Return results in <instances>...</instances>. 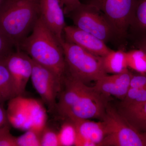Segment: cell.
Listing matches in <instances>:
<instances>
[{
  "mask_svg": "<svg viewBox=\"0 0 146 146\" xmlns=\"http://www.w3.org/2000/svg\"><path fill=\"white\" fill-rule=\"evenodd\" d=\"M65 15H68L81 4L80 0H58Z\"/></svg>",
  "mask_w": 146,
  "mask_h": 146,
  "instance_id": "obj_28",
  "label": "cell"
},
{
  "mask_svg": "<svg viewBox=\"0 0 146 146\" xmlns=\"http://www.w3.org/2000/svg\"><path fill=\"white\" fill-rule=\"evenodd\" d=\"M32 127L41 132L46 125L47 115L46 110L41 102L34 99L28 98Z\"/></svg>",
  "mask_w": 146,
  "mask_h": 146,
  "instance_id": "obj_18",
  "label": "cell"
},
{
  "mask_svg": "<svg viewBox=\"0 0 146 146\" xmlns=\"http://www.w3.org/2000/svg\"><path fill=\"white\" fill-rule=\"evenodd\" d=\"M41 132L29 129L21 136L16 137L17 146H41Z\"/></svg>",
  "mask_w": 146,
  "mask_h": 146,
  "instance_id": "obj_23",
  "label": "cell"
},
{
  "mask_svg": "<svg viewBox=\"0 0 146 146\" xmlns=\"http://www.w3.org/2000/svg\"><path fill=\"white\" fill-rule=\"evenodd\" d=\"M40 143L41 146H60L58 132L46 125L41 132Z\"/></svg>",
  "mask_w": 146,
  "mask_h": 146,
  "instance_id": "obj_24",
  "label": "cell"
},
{
  "mask_svg": "<svg viewBox=\"0 0 146 146\" xmlns=\"http://www.w3.org/2000/svg\"><path fill=\"white\" fill-rule=\"evenodd\" d=\"M143 135L144 136V138H145V140L146 142V133H143Z\"/></svg>",
  "mask_w": 146,
  "mask_h": 146,
  "instance_id": "obj_31",
  "label": "cell"
},
{
  "mask_svg": "<svg viewBox=\"0 0 146 146\" xmlns=\"http://www.w3.org/2000/svg\"><path fill=\"white\" fill-rule=\"evenodd\" d=\"M18 50L26 53L35 62L52 71L62 82L66 73L63 48L41 17L31 33L21 42Z\"/></svg>",
  "mask_w": 146,
  "mask_h": 146,
  "instance_id": "obj_2",
  "label": "cell"
},
{
  "mask_svg": "<svg viewBox=\"0 0 146 146\" xmlns=\"http://www.w3.org/2000/svg\"><path fill=\"white\" fill-rule=\"evenodd\" d=\"M135 44L137 48L143 50L146 53V35L137 36Z\"/></svg>",
  "mask_w": 146,
  "mask_h": 146,
  "instance_id": "obj_29",
  "label": "cell"
},
{
  "mask_svg": "<svg viewBox=\"0 0 146 146\" xmlns=\"http://www.w3.org/2000/svg\"><path fill=\"white\" fill-rule=\"evenodd\" d=\"M128 68L138 73L146 74V53L137 48L127 52Z\"/></svg>",
  "mask_w": 146,
  "mask_h": 146,
  "instance_id": "obj_20",
  "label": "cell"
},
{
  "mask_svg": "<svg viewBox=\"0 0 146 146\" xmlns=\"http://www.w3.org/2000/svg\"><path fill=\"white\" fill-rule=\"evenodd\" d=\"M27 99L22 96L14 97L8 101L6 110L9 124L21 130L27 131L32 127Z\"/></svg>",
  "mask_w": 146,
  "mask_h": 146,
  "instance_id": "obj_13",
  "label": "cell"
},
{
  "mask_svg": "<svg viewBox=\"0 0 146 146\" xmlns=\"http://www.w3.org/2000/svg\"><path fill=\"white\" fill-rule=\"evenodd\" d=\"M4 0H0V5L2 3H3V1Z\"/></svg>",
  "mask_w": 146,
  "mask_h": 146,
  "instance_id": "obj_32",
  "label": "cell"
},
{
  "mask_svg": "<svg viewBox=\"0 0 146 146\" xmlns=\"http://www.w3.org/2000/svg\"><path fill=\"white\" fill-rule=\"evenodd\" d=\"M70 121L75 127L78 134L91 141L96 146H100L106 133L105 124L103 120L98 122L90 119Z\"/></svg>",
  "mask_w": 146,
  "mask_h": 146,
  "instance_id": "obj_14",
  "label": "cell"
},
{
  "mask_svg": "<svg viewBox=\"0 0 146 146\" xmlns=\"http://www.w3.org/2000/svg\"><path fill=\"white\" fill-rule=\"evenodd\" d=\"M8 123L6 110L3 107V104H0V127Z\"/></svg>",
  "mask_w": 146,
  "mask_h": 146,
  "instance_id": "obj_30",
  "label": "cell"
},
{
  "mask_svg": "<svg viewBox=\"0 0 146 146\" xmlns=\"http://www.w3.org/2000/svg\"><path fill=\"white\" fill-rule=\"evenodd\" d=\"M132 74L128 70L112 75H107L97 80L94 87L106 96H112L123 100L130 88Z\"/></svg>",
  "mask_w": 146,
  "mask_h": 146,
  "instance_id": "obj_12",
  "label": "cell"
},
{
  "mask_svg": "<svg viewBox=\"0 0 146 146\" xmlns=\"http://www.w3.org/2000/svg\"><path fill=\"white\" fill-rule=\"evenodd\" d=\"M118 111L136 131L146 133V101L132 106H120Z\"/></svg>",
  "mask_w": 146,
  "mask_h": 146,
  "instance_id": "obj_15",
  "label": "cell"
},
{
  "mask_svg": "<svg viewBox=\"0 0 146 146\" xmlns=\"http://www.w3.org/2000/svg\"><path fill=\"white\" fill-rule=\"evenodd\" d=\"M40 17L39 0H4L0 5V31L18 50Z\"/></svg>",
  "mask_w": 146,
  "mask_h": 146,
  "instance_id": "obj_3",
  "label": "cell"
},
{
  "mask_svg": "<svg viewBox=\"0 0 146 146\" xmlns=\"http://www.w3.org/2000/svg\"><path fill=\"white\" fill-rule=\"evenodd\" d=\"M40 17L60 43L66 26L65 13L58 0H39Z\"/></svg>",
  "mask_w": 146,
  "mask_h": 146,
  "instance_id": "obj_11",
  "label": "cell"
},
{
  "mask_svg": "<svg viewBox=\"0 0 146 146\" xmlns=\"http://www.w3.org/2000/svg\"><path fill=\"white\" fill-rule=\"evenodd\" d=\"M6 64L15 84L18 96H23L31 77L33 60L24 52L15 50L5 59Z\"/></svg>",
  "mask_w": 146,
  "mask_h": 146,
  "instance_id": "obj_9",
  "label": "cell"
},
{
  "mask_svg": "<svg viewBox=\"0 0 146 146\" xmlns=\"http://www.w3.org/2000/svg\"><path fill=\"white\" fill-rule=\"evenodd\" d=\"M66 65V73L86 84L107 75L103 67L102 56L89 52L63 39L60 43Z\"/></svg>",
  "mask_w": 146,
  "mask_h": 146,
  "instance_id": "obj_4",
  "label": "cell"
},
{
  "mask_svg": "<svg viewBox=\"0 0 146 146\" xmlns=\"http://www.w3.org/2000/svg\"><path fill=\"white\" fill-rule=\"evenodd\" d=\"M62 83L64 89L59 93L56 109L60 116L70 120L102 119L108 96L67 74Z\"/></svg>",
  "mask_w": 146,
  "mask_h": 146,
  "instance_id": "obj_1",
  "label": "cell"
},
{
  "mask_svg": "<svg viewBox=\"0 0 146 146\" xmlns=\"http://www.w3.org/2000/svg\"><path fill=\"white\" fill-rule=\"evenodd\" d=\"M67 16L73 21L74 26L93 35L106 43L116 37L107 19L94 5L81 3Z\"/></svg>",
  "mask_w": 146,
  "mask_h": 146,
  "instance_id": "obj_6",
  "label": "cell"
},
{
  "mask_svg": "<svg viewBox=\"0 0 146 146\" xmlns=\"http://www.w3.org/2000/svg\"><path fill=\"white\" fill-rule=\"evenodd\" d=\"M9 123L0 127V146H17L16 137L10 132Z\"/></svg>",
  "mask_w": 146,
  "mask_h": 146,
  "instance_id": "obj_25",
  "label": "cell"
},
{
  "mask_svg": "<svg viewBox=\"0 0 146 146\" xmlns=\"http://www.w3.org/2000/svg\"><path fill=\"white\" fill-rule=\"evenodd\" d=\"M63 33L66 41L96 55L102 57L112 50L101 39L75 26H66Z\"/></svg>",
  "mask_w": 146,
  "mask_h": 146,
  "instance_id": "obj_10",
  "label": "cell"
},
{
  "mask_svg": "<svg viewBox=\"0 0 146 146\" xmlns=\"http://www.w3.org/2000/svg\"><path fill=\"white\" fill-rule=\"evenodd\" d=\"M146 101V89L130 87L120 106L136 105Z\"/></svg>",
  "mask_w": 146,
  "mask_h": 146,
  "instance_id": "obj_22",
  "label": "cell"
},
{
  "mask_svg": "<svg viewBox=\"0 0 146 146\" xmlns=\"http://www.w3.org/2000/svg\"><path fill=\"white\" fill-rule=\"evenodd\" d=\"M58 134L60 146H75L76 131L70 120L68 119L62 124Z\"/></svg>",
  "mask_w": 146,
  "mask_h": 146,
  "instance_id": "obj_21",
  "label": "cell"
},
{
  "mask_svg": "<svg viewBox=\"0 0 146 146\" xmlns=\"http://www.w3.org/2000/svg\"><path fill=\"white\" fill-rule=\"evenodd\" d=\"M0 58V104H3L18 96L16 86L5 62Z\"/></svg>",
  "mask_w": 146,
  "mask_h": 146,
  "instance_id": "obj_17",
  "label": "cell"
},
{
  "mask_svg": "<svg viewBox=\"0 0 146 146\" xmlns=\"http://www.w3.org/2000/svg\"><path fill=\"white\" fill-rule=\"evenodd\" d=\"M137 36L146 35V0H137L129 29Z\"/></svg>",
  "mask_w": 146,
  "mask_h": 146,
  "instance_id": "obj_19",
  "label": "cell"
},
{
  "mask_svg": "<svg viewBox=\"0 0 146 146\" xmlns=\"http://www.w3.org/2000/svg\"><path fill=\"white\" fill-rule=\"evenodd\" d=\"M106 133L100 146H146L143 133L133 128L121 114L108 104L103 118Z\"/></svg>",
  "mask_w": 146,
  "mask_h": 146,
  "instance_id": "obj_5",
  "label": "cell"
},
{
  "mask_svg": "<svg viewBox=\"0 0 146 146\" xmlns=\"http://www.w3.org/2000/svg\"><path fill=\"white\" fill-rule=\"evenodd\" d=\"M15 50L13 44L0 31V58H5Z\"/></svg>",
  "mask_w": 146,
  "mask_h": 146,
  "instance_id": "obj_26",
  "label": "cell"
},
{
  "mask_svg": "<svg viewBox=\"0 0 146 146\" xmlns=\"http://www.w3.org/2000/svg\"><path fill=\"white\" fill-rule=\"evenodd\" d=\"M31 79L33 85L49 110L56 109V98L61 91L62 81L53 72L33 60Z\"/></svg>",
  "mask_w": 146,
  "mask_h": 146,
  "instance_id": "obj_8",
  "label": "cell"
},
{
  "mask_svg": "<svg viewBox=\"0 0 146 146\" xmlns=\"http://www.w3.org/2000/svg\"><path fill=\"white\" fill-rule=\"evenodd\" d=\"M137 0H89L102 12L115 32L116 37L127 36Z\"/></svg>",
  "mask_w": 146,
  "mask_h": 146,
  "instance_id": "obj_7",
  "label": "cell"
},
{
  "mask_svg": "<svg viewBox=\"0 0 146 146\" xmlns=\"http://www.w3.org/2000/svg\"><path fill=\"white\" fill-rule=\"evenodd\" d=\"M102 62L104 69L107 74H116L128 70L126 52L122 50H111L107 54L102 57Z\"/></svg>",
  "mask_w": 146,
  "mask_h": 146,
  "instance_id": "obj_16",
  "label": "cell"
},
{
  "mask_svg": "<svg viewBox=\"0 0 146 146\" xmlns=\"http://www.w3.org/2000/svg\"><path fill=\"white\" fill-rule=\"evenodd\" d=\"M130 87L146 89V74H132L131 79Z\"/></svg>",
  "mask_w": 146,
  "mask_h": 146,
  "instance_id": "obj_27",
  "label": "cell"
}]
</instances>
